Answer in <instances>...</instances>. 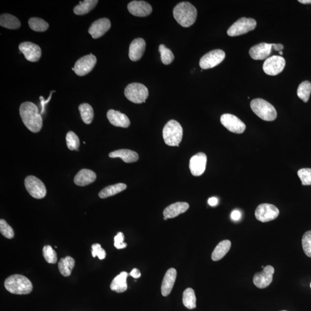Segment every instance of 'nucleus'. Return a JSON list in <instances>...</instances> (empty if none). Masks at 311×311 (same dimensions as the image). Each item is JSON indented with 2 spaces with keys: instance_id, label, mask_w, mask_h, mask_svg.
<instances>
[{
  "instance_id": "obj_1",
  "label": "nucleus",
  "mask_w": 311,
  "mask_h": 311,
  "mask_svg": "<svg viewBox=\"0 0 311 311\" xmlns=\"http://www.w3.org/2000/svg\"><path fill=\"white\" fill-rule=\"evenodd\" d=\"M20 115L26 127L33 133H38L41 130L43 120L39 113L38 108L34 103L26 101L20 107Z\"/></svg>"
},
{
  "instance_id": "obj_2",
  "label": "nucleus",
  "mask_w": 311,
  "mask_h": 311,
  "mask_svg": "<svg viewBox=\"0 0 311 311\" xmlns=\"http://www.w3.org/2000/svg\"><path fill=\"white\" fill-rule=\"evenodd\" d=\"M173 15L179 25L184 28H189L197 19V10L191 3L182 2L175 6Z\"/></svg>"
},
{
  "instance_id": "obj_3",
  "label": "nucleus",
  "mask_w": 311,
  "mask_h": 311,
  "mask_svg": "<svg viewBox=\"0 0 311 311\" xmlns=\"http://www.w3.org/2000/svg\"><path fill=\"white\" fill-rule=\"evenodd\" d=\"M4 286L8 292L15 295H28L32 292L33 288L30 280L20 275L9 276L5 280Z\"/></svg>"
},
{
  "instance_id": "obj_4",
  "label": "nucleus",
  "mask_w": 311,
  "mask_h": 311,
  "mask_svg": "<svg viewBox=\"0 0 311 311\" xmlns=\"http://www.w3.org/2000/svg\"><path fill=\"white\" fill-rule=\"evenodd\" d=\"M183 128L177 121H168L163 128V139L168 146L179 147L183 138Z\"/></svg>"
},
{
  "instance_id": "obj_5",
  "label": "nucleus",
  "mask_w": 311,
  "mask_h": 311,
  "mask_svg": "<svg viewBox=\"0 0 311 311\" xmlns=\"http://www.w3.org/2000/svg\"><path fill=\"white\" fill-rule=\"evenodd\" d=\"M251 109L257 116L266 121H275L277 117V111L272 104L262 99H255L250 104Z\"/></svg>"
},
{
  "instance_id": "obj_6",
  "label": "nucleus",
  "mask_w": 311,
  "mask_h": 311,
  "mask_svg": "<svg viewBox=\"0 0 311 311\" xmlns=\"http://www.w3.org/2000/svg\"><path fill=\"white\" fill-rule=\"evenodd\" d=\"M124 95L134 103H145L149 95V91L143 84L134 83L128 84L124 90Z\"/></svg>"
},
{
  "instance_id": "obj_7",
  "label": "nucleus",
  "mask_w": 311,
  "mask_h": 311,
  "mask_svg": "<svg viewBox=\"0 0 311 311\" xmlns=\"http://www.w3.org/2000/svg\"><path fill=\"white\" fill-rule=\"evenodd\" d=\"M256 22L251 18H242L236 21L228 30L227 34L230 36H237L245 34L256 28Z\"/></svg>"
},
{
  "instance_id": "obj_8",
  "label": "nucleus",
  "mask_w": 311,
  "mask_h": 311,
  "mask_svg": "<svg viewBox=\"0 0 311 311\" xmlns=\"http://www.w3.org/2000/svg\"><path fill=\"white\" fill-rule=\"evenodd\" d=\"M25 185L26 190L33 198L42 199L45 197L46 188L39 179L34 176H29L25 179Z\"/></svg>"
},
{
  "instance_id": "obj_9",
  "label": "nucleus",
  "mask_w": 311,
  "mask_h": 311,
  "mask_svg": "<svg viewBox=\"0 0 311 311\" xmlns=\"http://www.w3.org/2000/svg\"><path fill=\"white\" fill-rule=\"evenodd\" d=\"M225 58L224 51L217 49L206 53L199 62V66L202 69L213 68L221 63Z\"/></svg>"
},
{
  "instance_id": "obj_10",
  "label": "nucleus",
  "mask_w": 311,
  "mask_h": 311,
  "mask_svg": "<svg viewBox=\"0 0 311 311\" xmlns=\"http://www.w3.org/2000/svg\"><path fill=\"white\" fill-rule=\"evenodd\" d=\"M279 214V209L276 206L269 204L259 205L255 212L256 218L262 222L274 220L278 218Z\"/></svg>"
},
{
  "instance_id": "obj_11",
  "label": "nucleus",
  "mask_w": 311,
  "mask_h": 311,
  "mask_svg": "<svg viewBox=\"0 0 311 311\" xmlns=\"http://www.w3.org/2000/svg\"><path fill=\"white\" fill-rule=\"evenodd\" d=\"M285 65V60L282 57L273 56L266 60L263 69L268 75L276 76L282 72Z\"/></svg>"
},
{
  "instance_id": "obj_12",
  "label": "nucleus",
  "mask_w": 311,
  "mask_h": 311,
  "mask_svg": "<svg viewBox=\"0 0 311 311\" xmlns=\"http://www.w3.org/2000/svg\"><path fill=\"white\" fill-rule=\"evenodd\" d=\"M96 62V57L90 53V55L84 56L77 61L74 66V72L78 76H85L92 71Z\"/></svg>"
},
{
  "instance_id": "obj_13",
  "label": "nucleus",
  "mask_w": 311,
  "mask_h": 311,
  "mask_svg": "<svg viewBox=\"0 0 311 311\" xmlns=\"http://www.w3.org/2000/svg\"><path fill=\"white\" fill-rule=\"evenodd\" d=\"M221 123L231 132L242 134L246 130V124L234 115L223 114L220 118Z\"/></svg>"
},
{
  "instance_id": "obj_14",
  "label": "nucleus",
  "mask_w": 311,
  "mask_h": 311,
  "mask_svg": "<svg viewBox=\"0 0 311 311\" xmlns=\"http://www.w3.org/2000/svg\"><path fill=\"white\" fill-rule=\"evenodd\" d=\"M275 269L272 266H267L261 272L255 274L253 279L254 285L259 289L268 287L272 282Z\"/></svg>"
},
{
  "instance_id": "obj_15",
  "label": "nucleus",
  "mask_w": 311,
  "mask_h": 311,
  "mask_svg": "<svg viewBox=\"0 0 311 311\" xmlns=\"http://www.w3.org/2000/svg\"><path fill=\"white\" fill-rule=\"evenodd\" d=\"M19 50L25 56L27 60L30 62H38L41 57L42 51L38 45L30 42H25L20 44Z\"/></svg>"
},
{
  "instance_id": "obj_16",
  "label": "nucleus",
  "mask_w": 311,
  "mask_h": 311,
  "mask_svg": "<svg viewBox=\"0 0 311 311\" xmlns=\"http://www.w3.org/2000/svg\"><path fill=\"white\" fill-rule=\"evenodd\" d=\"M207 156L204 153L200 152L195 155L190 161V170L191 173L195 177H199L204 173L206 170Z\"/></svg>"
},
{
  "instance_id": "obj_17",
  "label": "nucleus",
  "mask_w": 311,
  "mask_h": 311,
  "mask_svg": "<svg viewBox=\"0 0 311 311\" xmlns=\"http://www.w3.org/2000/svg\"><path fill=\"white\" fill-rule=\"evenodd\" d=\"M110 28V20L107 18H101L96 20L91 25L89 32L93 38L97 39L105 34Z\"/></svg>"
},
{
  "instance_id": "obj_18",
  "label": "nucleus",
  "mask_w": 311,
  "mask_h": 311,
  "mask_svg": "<svg viewBox=\"0 0 311 311\" xmlns=\"http://www.w3.org/2000/svg\"><path fill=\"white\" fill-rule=\"evenodd\" d=\"M128 11L135 16L146 17L152 12L151 5L144 1H133L127 5Z\"/></svg>"
},
{
  "instance_id": "obj_19",
  "label": "nucleus",
  "mask_w": 311,
  "mask_h": 311,
  "mask_svg": "<svg viewBox=\"0 0 311 311\" xmlns=\"http://www.w3.org/2000/svg\"><path fill=\"white\" fill-rule=\"evenodd\" d=\"M272 52V44L261 43L251 47L249 55L255 60H263L268 59Z\"/></svg>"
},
{
  "instance_id": "obj_20",
  "label": "nucleus",
  "mask_w": 311,
  "mask_h": 311,
  "mask_svg": "<svg viewBox=\"0 0 311 311\" xmlns=\"http://www.w3.org/2000/svg\"><path fill=\"white\" fill-rule=\"evenodd\" d=\"M146 47V42L143 38H137L133 40L129 47L128 56L132 62H137L143 57Z\"/></svg>"
},
{
  "instance_id": "obj_21",
  "label": "nucleus",
  "mask_w": 311,
  "mask_h": 311,
  "mask_svg": "<svg viewBox=\"0 0 311 311\" xmlns=\"http://www.w3.org/2000/svg\"><path fill=\"white\" fill-rule=\"evenodd\" d=\"M108 120L115 126L127 128L130 126V121L126 115L119 111L110 110L107 114Z\"/></svg>"
},
{
  "instance_id": "obj_22",
  "label": "nucleus",
  "mask_w": 311,
  "mask_h": 311,
  "mask_svg": "<svg viewBox=\"0 0 311 311\" xmlns=\"http://www.w3.org/2000/svg\"><path fill=\"white\" fill-rule=\"evenodd\" d=\"M177 276V270L175 269L171 268L167 270L162 282L161 288L162 295L166 297L170 295L173 288Z\"/></svg>"
},
{
  "instance_id": "obj_23",
  "label": "nucleus",
  "mask_w": 311,
  "mask_h": 311,
  "mask_svg": "<svg viewBox=\"0 0 311 311\" xmlns=\"http://www.w3.org/2000/svg\"><path fill=\"white\" fill-rule=\"evenodd\" d=\"M96 179V174L92 170L83 169L78 172L74 179V182L79 187H85L93 183Z\"/></svg>"
},
{
  "instance_id": "obj_24",
  "label": "nucleus",
  "mask_w": 311,
  "mask_h": 311,
  "mask_svg": "<svg viewBox=\"0 0 311 311\" xmlns=\"http://www.w3.org/2000/svg\"><path fill=\"white\" fill-rule=\"evenodd\" d=\"M188 208L189 205L187 202H176L167 206L164 209L163 215L164 217L168 219L175 218L187 212Z\"/></svg>"
},
{
  "instance_id": "obj_25",
  "label": "nucleus",
  "mask_w": 311,
  "mask_h": 311,
  "mask_svg": "<svg viewBox=\"0 0 311 311\" xmlns=\"http://www.w3.org/2000/svg\"><path fill=\"white\" fill-rule=\"evenodd\" d=\"M111 158L120 157L125 163H134L138 161L139 156L137 152L129 150H120L111 152L109 154Z\"/></svg>"
},
{
  "instance_id": "obj_26",
  "label": "nucleus",
  "mask_w": 311,
  "mask_h": 311,
  "mask_svg": "<svg viewBox=\"0 0 311 311\" xmlns=\"http://www.w3.org/2000/svg\"><path fill=\"white\" fill-rule=\"evenodd\" d=\"M128 274L123 272L120 275L115 277L111 283L110 288L117 293H123L127 289V278Z\"/></svg>"
},
{
  "instance_id": "obj_27",
  "label": "nucleus",
  "mask_w": 311,
  "mask_h": 311,
  "mask_svg": "<svg viewBox=\"0 0 311 311\" xmlns=\"http://www.w3.org/2000/svg\"><path fill=\"white\" fill-rule=\"evenodd\" d=\"M231 247V242L229 240H225L219 242L214 252L212 253V259L213 261H218L221 260L229 251Z\"/></svg>"
},
{
  "instance_id": "obj_28",
  "label": "nucleus",
  "mask_w": 311,
  "mask_h": 311,
  "mask_svg": "<svg viewBox=\"0 0 311 311\" xmlns=\"http://www.w3.org/2000/svg\"><path fill=\"white\" fill-rule=\"evenodd\" d=\"M0 25L6 29L16 30L20 28L21 23L15 16L8 13H4L0 16Z\"/></svg>"
},
{
  "instance_id": "obj_29",
  "label": "nucleus",
  "mask_w": 311,
  "mask_h": 311,
  "mask_svg": "<svg viewBox=\"0 0 311 311\" xmlns=\"http://www.w3.org/2000/svg\"><path fill=\"white\" fill-rule=\"evenodd\" d=\"M75 265V261L71 256H66L62 258L59 262V269L64 277H69L72 273V270Z\"/></svg>"
},
{
  "instance_id": "obj_30",
  "label": "nucleus",
  "mask_w": 311,
  "mask_h": 311,
  "mask_svg": "<svg viewBox=\"0 0 311 311\" xmlns=\"http://www.w3.org/2000/svg\"><path fill=\"white\" fill-rule=\"evenodd\" d=\"M126 185L122 183L109 186L99 192V196L101 198H106L120 193V192L126 190Z\"/></svg>"
},
{
  "instance_id": "obj_31",
  "label": "nucleus",
  "mask_w": 311,
  "mask_h": 311,
  "mask_svg": "<svg viewBox=\"0 0 311 311\" xmlns=\"http://www.w3.org/2000/svg\"><path fill=\"white\" fill-rule=\"evenodd\" d=\"M97 0H85L80 2V4L75 6L73 9V12L77 15H83L89 13L95 7L97 4Z\"/></svg>"
},
{
  "instance_id": "obj_32",
  "label": "nucleus",
  "mask_w": 311,
  "mask_h": 311,
  "mask_svg": "<svg viewBox=\"0 0 311 311\" xmlns=\"http://www.w3.org/2000/svg\"><path fill=\"white\" fill-rule=\"evenodd\" d=\"M79 110L84 123L86 124H91L94 118L92 106L88 103H83L79 106Z\"/></svg>"
},
{
  "instance_id": "obj_33",
  "label": "nucleus",
  "mask_w": 311,
  "mask_h": 311,
  "mask_svg": "<svg viewBox=\"0 0 311 311\" xmlns=\"http://www.w3.org/2000/svg\"><path fill=\"white\" fill-rule=\"evenodd\" d=\"M196 299L194 290L191 288L186 289L183 294V303L188 309L192 310L196 308Z\"/></svg>"
},
{
  "instance_id": "obj_34",
  "label": "nucleus",
  "mask_w": 311,
  "mask_h": 311,
  "mask_svg": "<svg viewBox=\"0 0 311 311\" xmlns=\"http://www.w3.org/2000/svg\"><path fill=\"white\" fill-rule=\"evenodd\" d=\"M30 29L36 32L46 31L49 28V24L45 20L39 18H32L29 20Z\"/></svg>"
},
{
  "instance_id": "obj_35",
  "label": "nucleus",
  "mask_w": 311,
  "mask_h": 311,
  "mask_svg": "<svg viewBox=\"0 0 311 311\" xmlns=\"http://www.w3.org/2000/svg\"><path fill=\"white\" fill-rule=\"evenodd\" d=\"M297 96L304 102L307 103L309 100L311 93V83L309 81H305L301 83L297 89Z\"/></svg>"
},
{
  "instance_id": "obj_36",
  "label": "nucleus",
  "mask_w": 311,
  "mask_h": 311,
  "mask_svg": "<svg viewBox=\"0 0 311 311\" xmlns=\"http://www.w3.org/2000/svg\"><path fill=\"white\" fill-rule=\"evenodd\" d=\"M66 141L67 147L70 151H79L78 148L80 146V140L73 131H70L67 133Z\"/></svg>"
},
{
  "instance_id": "obj_37",
  "label": "nucleus",
  "mask_w": 311,
  "mask_h": 311,
  "mask_svg": "<svg viewBox=\"0 0 311 311\" xmlns=\"http://www.w3.org/2000/svg\"><path fill=\"white\" fill-rule=\"evenodd\" d=\"M159 52L161 55V62L164 65H169L173 62L174 60V54L164 45L159 46Z\"/></svg>"
},
{
  "instance_id": "obj_38",
  "label": "nucleus",
  "mask_w": 311,
  "mask_h": 311,
  "mask_svg": "<svg viewBox=\"0 0 311 311\" xmlns=\"http://www.w3.org/2000/svg\"><path fill=\"white\" fill-rule=\"evenodd\" d=\"M43 255L47 263L55 264L57 262V253L50 246L44 247Z\"/></svg>"
},
{
  "instance_id": "obj_39",
  "label": "nucleus",
  "mask_w": 311,
  "mask_h": 311,
  "mask_svg": "<svg viewBox=\"0 0 311 311\" xmlns=\"http://www.w3.org/2000/svg\"><path fill=\"white\" fill-rule=\"evenodd\" d=\"M0 232L6 238L11 239L14 237L15 233L12 228L3 219L0 220Z\"/></svg>"
},
{
  "instance_id": "obj_40",
  "label": "nucleus",
  "mask_w": 311,
  "mask_h": 311,
  "mask_svg": "<svg viewBox=\"0 0 311 311\" xmlns=\"http://www.w3.org/2000/svg\"><path fill=\"white\" fill-rule=\"evenodd\" d=\"M302 246L304 253L311 258V231L304 233L302 238Z\"/></svg>"
},
{
  "instance_id": "obj_41",
  "label": "nucleus",
  "mask_w": 311,
  "mask_h": 311,
  "mask_svg": "<svg viewBox=\"0 0 311 311\" xmlns=\"http://www.w3.org/2000/svg\"><path fill=\"white\" fill-rule=\"evenodd\" d=\"M299 177L304 186L311 185V169L302 168L297 172Z\"/></svg>"
},
{
  "instance_id": "obj_42",
  "label": "nucleus",
  "mask_w": 311,
  "mask_h": 311,
  "mask_svg": "<svg viewBox=\"0 0 311 311\" xmlns=\"http://www.w3.org/2000/svg\"><path fill=\"white\" fill-rule=\"evenodd\" d=\"M92 255L93 258L97 256L99 259L103 260L105 259L106 253L101 245L96 243L92 245Z\"/></svg>"
},
{
  "instance_id": "obj_43",
  "label": "nucleus",
  "mask_w": 311,
  "mask_h": 311,
  "mask_svg": "<svg viewBox=\"0 0 311 311\" xmlns=\"http://www.w3.org/2000/svg\"><path fill=\"white\" fill-rule=\"evenodd\" d=\"M124 235L123 232H118L114 238V246L117 249H123L126 248L127 244L124 242Z\"/></svg>"
},
{
  "instance_id": "obj_44",
  "label": "nucleus",
  "mask_w": 311,
  "mask_h": 311,
  "mask_svg": "<svg viewBox=\"0 0 311 311\" xmlns=\"http://www.w3.org/2000/svg\"><path fill=\"white\" fill-rule=\"evenodd\" d=\"M55 92H56L55 91H52V92H51L50 94V96L48 97V99H47V100H45V99H44V97L43 96H40L39 99L40 100V104H41V106H42V110H41V112H40V114L42 115L44 113H45V106L46 104H47V103H49V101H50L51 98H52L53 93H55Z\"/></svg>"
},
{
  "instance_id": "obj_45",
  "label": "nucleus",
  "mask_w": 311,
  "mask_h": 311,
  "mask_svg": "<svg viewBox=\"0 0 311 311\" xmlns=\"http://www.w3.org/2000/svg\"><path fill=\"white\" fill-rule=\"evenodd\" d=\"M242 218L241 212L238 210L232 211L231 215V218L233 221H238Z\"/></svg>"
},
{
  "instance_id": "obj_46",
  "label": "nucleus",
  "mask_w": 311,
  "mask_h": 311,
  "mask_svg": "<svg viewBox=\"0 0 311 311\" xmlns=\"http://www.w3.org/2000/svg\"><path fill=\"white\" fill-rule=\"evenodd\" d=\"M130 275L133 277L134 279H139L141 276V274L139 270L134 268L131 270Z\"/></svg>"
},
{
  "instance_id": "obj_47",
  "label": "nucleus",
  "mask_w": 311,
  "mask_h": 311,
  "mask_svg": "<svg viewBox=\"0 0 311 311\" xmlns=\"http://www.w3.org/2000/svg\"><path fill=\"white\" fill-rule=\"evenodd\" d=\"M208 204L211 206H217L218 204V199L216 197H212L208 199Z\"/></svg>"
},
{
  "instance_id": "obj_48",
  "label": "nucleus",
  "mask_w": 311,
  "mask_h": 311,
  "mask_svg": "<svg viewBox=\"0 0 311 311\" xmlns=\"http://www.w3.org/2000/svg\"><path fill=\"white\" fill-rule=\"evenodd\" d=\"M272 49H275L276 51H279V52H280L283 49V46L281 45V44H272Z\"/></svg>"
},
{
  "instance_id": "obj_49",
  "label": "nucleus",
  "mask_w": 311,
  "mask_h": 311,
  "mask_svg": "<svg viewBox=\"0 0 311 311\" xmlns=\"http://www.w3.org/2000/svg\"><path fill=\"white\" fill-rule=\"evenodd\" d=\"M299 2L304 4H311V0H299Z\"/></svg>"
},
{
  "instance_id": "obj_50",
  "label": "nucleus",
  "mask_w": 311,
  "mask_h": 311,
  "mask_svg": "<svg viewBox=\"0 0 311 311\" xmlns=\"http://www.w3.org/2000/svg\"><path fill=\"white\" fill-rule=\"evenodd\" d=\"M279 53L280 54V55H283V53H282V51H280V52Z\"/></svg>"
},
{
  "instance_id": "obj_51",
  "label": "nucleus",
  "mask_w": 311,
  "mask_h": 311,
  "mask_svg": "<svg viewBox=\"0 0 311 311\" xmlns=\"http://www.w3.org/2000/svg\"><path fill=\"white\" fill-rule=\"evenodd\" d=\"M72 70L74 71V67H73V68H72Z\"/></svg>"
},
{
  "instance_id": "obj_52",
  "label": "nucleus",
  "mask_w": 311,
  "mask_h": 311,
  "mask_svg": "<svg viewBox=\"0 0 311 311\" xmlns=\"http://www.w3.org/2000/svg\"><path fill=\"white\" fill-rule=\"evenodd\" d=\"M310 286H311V284H310Z\"/></svg>"
},
{
  "instance_id": "obj_53",
  "label": "nucleus",
  "mask_w": 311,
  "mask_h": 311,
  "mask_svg": "<svg viewBox=\"0 0 311 311\" xmlns=\"http://www.w3.org/2000/svg\"></svg>"
}]
</instances>
